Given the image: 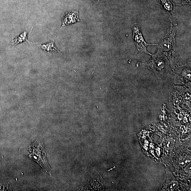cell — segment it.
Segmentation results:
<instances>
[{"label":"cell","mask_w":191,"mask_h":191,"mask_svg":"<svg viewBox=\"0 0 191 191\" xmlns=\"http://www.w3.org/2000/svg\"><path fill=\"white\" fill-rule=\"evenodd\" d=\"M162 50L159 49L158 52L155 54L151 55L152 58L148 63H140V66L142 68L153 69L156 72H161L162 71L165 66V63L163 60L162 54Z\"/></svg>","instance_id":"obj_2"},{"label":"cell","mask_w":191,"mask_h":191,"mask_svg":"<svg viewBox=\"0 0 191 191\" xmlns=\"http://www.w3.org/2000/svg\"><path fill=\"white\" fill-rule=\"evenodd\" d=\"M42 49L48 52H59L55 45V42H51L41 45Z\"/></svg>","instance_id":"obj_8"},{"label":"cell","mask_w":191,"mask_h":191,"mask_svg":"<svg viewBox=\"0 0 191 191\" xmlns=\"http://www.w3.org/2000/svg\"><path fill=\"white\" fill-rule=\"evenodd\" d=\"M25 154L31 159L37 162L47 173L51 175V168L49 165L43 142L38 139L25 149Z\"/></svg>","instance_id":"obj_1"},{"label":"cell","mask_w":191,"mask_h":191,"mask_svg":"<svg viewBox=\"0 0 191 191\" xmlns=\"http://www.w3.org/2000/svg\"><path fill=\"white\" fill-rule=\"evenodd\" d=\"M176 31V25L175 24H173L172 23L170 30L160 44V48L167 53L170 51L173 52L174 50Z\"/></svg>","instance_id":"obj_4"},{"label":"cell","mask_w":191,"mask_h":191,"mask_svg":"<svg viewBox=\"0 0 191 191\" xmlns=\"http://www.w3.org/2000/svg\"><path fill=\"white\" fill-rule=\"evenodd\" d=\"M133 38L136 46L137 53L142 51L151 55L147 50V46L157 45L156 44H148L145 42L141 33L140 26L137 24H135L133 26Z\"/></svg>","instance_id":"obj_3"},{"label":"cell","mask_w":191,"mask_h":191,"mask_svg":"<svg viewBox=\"0 0 191 191\" xmlns=\"http://www.w3.org/2000/svg\"><path fill=\"white\" fill-rule=\"evenodd\" d=\"M162 10L165 13L171 15L174 10L175 4L172 0H159Z\"/></svg>","instance_id":"obj_6"},{"label":"cell","mask_w":191,"mask_h":191,"mask_svg":"<svg viewBox=\"0 0 191 191\" xmlns=\"http://www.w3.org/2000/svg\"><path fill=\"white\" fill-rule=\"evenodd\" d=\"M27 33L26 31L23 32L17 37L15 38L14 40H12V42L10 43V44L12 46H15L18 44L25 42H27L30 43V42L27 40Z\"/></svg>","instance_id":"obj_7"},{"label":"cell","mask_w":191,"mask_h":191,"mask_svg":"<svg viewBox=\"0 0 191 191\" xmlns=\"http://www.w3.org/2000/svg\"><path fill=\"white\" fill-rule=\"evenodd\" d=\"M181 5H191V0H182Z\"/></svg>","instance_id":"obj_9"},{"label":"cell","mask_w":191,"mask_h":191,"mask_svg":"<svg viewBox=\"0 0 191 191\" xmlns=\"http://www.w3.org/2000/svg\"><path fill=\"white\" fill-rule=\"evenodd\" d=\"M80 21L78 10L67 13L63 18L62 26H65L74 24Z\"/></svg>","instance_id":"obj_5"}]
</instances>
